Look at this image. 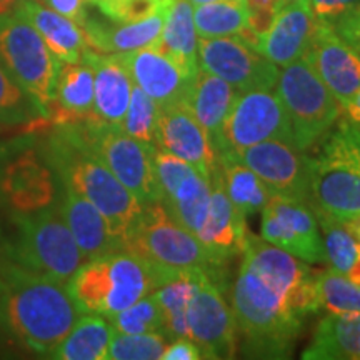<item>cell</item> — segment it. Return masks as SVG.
<instances>
[{"label":"cell","mask_w":360,"mask_h":360,"mask_svg":"<svg viewBox=\"0 0 360 360\" xmlns=\"http://www.w3.org/2000/svg\"><path fill=\"white\" fill-rule=\"evenodd\" d=\"M62 197L64 180L44 134L0 142V255L67 283L85 257L62 215Z\"/></svg>","instance_id":"1"},{"label":"cell","mask_w":360,"mask_h":360,"mask_svg":"<svg viewBox=\"0 0 360 360\" xmlns=\"http://www.w3.org/2000/svg\"><path fill=\"white\" fill-rule=\"evenodd\" d=\"M231 309L245 357L289 359L304 319L321 312L317 274L307 262L249 236Z\"/></svg>","instance_id":"2"},{"label":"cell","mask_w":360,"mask_h":360,"mask_svg":"<svg viewBox=\"0 0 360 360\" xmlns=\"http://www.w3.org/2000/svg\"><path fill=\"white\" fill-rule=\"evenodd\" d=\"M0 328L17 344L47 357L79 321L67 283L2 259Z\"/></svg>","instance_id":"3"},{"label":"cell","mask_w":360,"mask_h":360,"mask_svg":"<svg viewBox=\"0 0 360 360\" xmlns=\"http://www.w3.org/2000/svg\"><path fill=\"white\" fill-rule=\"evenodd\" d=\"M51 125V130L44 134V142L52 165L67 186L101 210L112 236L122 247L142 205L90 150L74 124Z\"/></svg>","instance_id":"4"},{"label":"cell","mask_w":360,"mask_h":360,"mask_svg":"<svg viewBox=\"0 0 360 360\" xmlns=\"http://www.w3.org/2000/svg\"><path fill=\"white\" fill-rule=\"evenodd\" d=\"M122 250L154 270L160 283L179 272L205 270L215 281L220 269L202 242L182 227L162 202L142 205L122 242Z\"/></svg>","instance_id":"5"},{"label":"cell","mask_w":360,"mask_h":360,"mask_svg":"<svg viewBox=\"0 0 360 360\" xmlns=\"http://www.w3.org/2000/svg\"><path fill=\"white\" fill-rule=\"evenodd\" d=\"M160 285L154 270L125 250L85 260L67 282L82 314L110 319Z\"/></svg>","instance_id":"6"},{"label":"cell","mask_w":360,"mask_h":360,"mask_svg":"<svg viewBox=\"0 0 360 360\" xmlns=\"http://www.w3.org/2000/svg\"><path fill=\"white\" fill-rule=\"evenodd\" d=\"M309 155L310 205L340 220L360 215V127L340 117Z\"/></svg>","instance_id":"7"},{"label":"cell","mask_w":360,"mask_h":360,"mask_svg":"<svg viewBox=\"0 0 360 360\" xmlns=\"http://www.w3.org/2000/svg\"><path fill=\"white\" fill-rule=\"evenodd\" d=\"M0 64L49 122L62 62L37 30L13 11L0 15Z\"/></svg>","instance_id":"8"},{"label":"cell","mask_w":360,"mask_h":360,"mask_svg":"<svg viewBox=\"0 0 360 360\" xmlns=\"http://www.w3.org/2000/svg\"><path fill=\"white\" fill-rule=\"evenodd\" d=\"M276 94L289 115L292 143L309 150L339 122L342 103L302 58L278 72Z\"/></svg>","instance_id":"9"},{"label":"cell","mask_w":360,"mask_h":360,"mask_svg":"<svg viewBox=\"0 0 360 360\" xmlns=\"http://www.w3.org/2000/svg\"><path fill=\"white\" fill-rule=\"evenodd\" d=\"M90 150L109 167L122 186L141 205L162 202L155 177L154 147L130 137L120 127H112L92 119L72 122Z\"/></svg>","instance_id":"10"},{"label":"cell","mask_w":360,"mask_h":360,"mask_svg":"<svg viewBox=\"0 0 360 360\" xmlns=\"http://www.w3.org/2000/svg\"><path fill=\"white\" fill-rule=\"evenodd\" d=\"M267 141L292 143L289 115L281 98L272 90L240 92L215 141L219 157H236L245 148Z\"/></svg>","instance_id":"11"},{"label":"cell","mask_w":360,"mask_h":360,"mask_svg":"<svg viewBox=\"0 0 360 360\" xmlns=\"http://www.w3.org/2000/svg\"><path fill=\"white\" fill-rule=\"evenodd\" d=\"M187 337L197 344L204 359H232L238 349L233 312L217 281L204 274L187 307Z\"/></svg>","instance_id":"12"},{"label":"cell","mask_w":360,"mask_h":360,"mask_svg":"<svg viewBox=\"0 0 360 360\" xmlns=\"http://www.w3.org/2000/svg\"><path fill=\"white\" fill-rule=\"evenodd\" d=\"M197 47L200 69L224 79L237 92L276 89L278 80L277 65L238 35L215 39L199 37Z\"/></svg>","instance_id":"13"},{"label":"cell","mask_w":360,"mask_h":360,"mask_svg":"<svg viewBox=\"0 0 360 360\" xmlns=\"http://www.w3.org/2000/svg\"><path fill=\"white\" fill-rule=\"evenodd\" d=\"M260 214L264 240L307 264L327 262L321 229L309 204L272 193Z\"/></svg>","instance_id":"14"},{"label":"cell","mask_w":360,"mask_h":360,"mask_svg":"<svg viewBox=\"0 0 360 360\" xmlns=\"http://www.w3.org/2000/svg\"><path fill=\"white\" fill-rule=\"evenodd\" d=\"M155 177L162 204L177 222L197 237L210 202V184L186 160L154 147Z\"/></svg>","instance_id":"15"},{"label":"cell","mask_w":360,"mask_h":360,"mask_svg":"<svg viewBox=\"0 0 360 360\" xmlns=\"http://www.w3.org/2000/svg\"><path fill=\"white\" fill-rule=\"evenodd\" d=\"M155 147L186 160L210 186L220 172L217 148L186 101L159 109Z\"/></svg>","instance_id":"16"},{"label":"cell","mask_w":360,"mask_h":360,"mask_svg":"<svg viewBox=\"0 0 360 360\" xmlns=\"http://www.w3.org/2000/svg\"><path fill=\"white\" fill-rule=\"evenodd\" d=\"M233 159L254 170L272 193L310 205L307 150H299L283 141H267L245 148Z\"/></svg>","instance_id":"17"},{"label":"cell","mask_w":360,"mask_h":360,"mask_svg":"<svg viewBox=\"0 0 360 360\" xmlns=\"http://www.w3.org/2000/svg\"><path fill=\"white\" fill-rule=\"evenodd\" d=\"M302 60L342 103L360 89V53L342 40L334 27L317 22Z\"/></svg>","instance_id":"18"},{"label":"cell","mask_w":360,"mask_h":360,"mask_svg":"<svg viewBox=\"0 0 360 360\" xmlns=\"http://www.w3.org/2000/svg\"><path fill=\"white\" fill-rule=\"evenodd\" d=\"M115 56L127 69L134 85L154 98L159 109L186 101L195 80V75L188 74L155 45Z\"/></svg>","instance_id":"19"},{"label":"cell","mask_w":360,"mask_h":360,"mask_svg":"<svg viewBox=\"0 0 360 360\" xmlns=\"http://www.w3.org/2000/svg\"><path fill=\"white\" fill-rule=\"evenodd\" d=\"M210 202L205 219L202 222L197 238L209 252V255L219 267L240 255L247 244L250 232L247 229L245 217L233 207L225 193L220 172L210 186Z\"/></svg>","instance_id":"20"},{"label":"cell","mask_w":360,"mask_h":360,"mask_svg":"<svg viewBox=\"0 0 360 360\" xmlns=\"http://www.w3.org/2000/svg\"><path fill=\"white\" fill-rule=\"evenodd\" d=\"M169 0H164L159 11L137 22H112L103 17L89 15L80 25L87 45L101 53H124L137 49L150 47L159 42L164 29Z\"/></svg>","instance_id":"21"},{"label":"cell","mask_w":360,"mask_h":360,"mask_svg":"<svg viewBox=\"0 0 360 360\" xmlns=\"http://www.w3.org/2000/svg\"><path fill=\"white\" fill-rule=\"evenodd\" d=\"M82 62L94 72V117L112 127H120L134 87L127 69L115 53H101L90 47Z\"/></svg>","instance_id":"22"},{"label":"cell","mask_w":360,"mask_h":360,"mask_svg":"<svg viewBox=\"0 0 360 360\" xmlns=\"http://www.w3.org/2000/svg\"><path fill=\"white\" fill-rule=\"evenodd\" d=\"M317 20L307 0L281 7L269 30L260 37L257 51L277 67H285L302 58Z\"/></svg>","instance_id":"23"},{"label":"cell","mask_w":360,"mask_h":360,"mask_svg":"<svg viewBox=\"0 0 360 360\" xmlns=\"http://www.w3.org/2000/svg\"><path fill=\"white\" fill-rule=\"evenodd\" d=\"M13 12L19 13L44 39L62 64H79L89 49L82 29L74 20L45 7L39 0H17Z\"/></svg>","instance_id":"24"},{"label":"cell","mask_w":360,"mask_h":360,"mask_svg":"<svg viewBox=\"0 0 360 360\" xmlns=\"http://www.w3.org/2000/svg\"><path fill=\"white\" fill-rule=\"evenodd\" d=\"M62 215L85 260L122 250L119 240L112 236L109 224L101 210L65 182L64 197H62Z\"/></svg>","instance_id":"25"},{"label":"cell","mask_w":360,"mask_h":360,"mask_svg":"<svg viewBox=\"0 0 360 360\" xmlns=\"http://www.w3.org/2000/svg\"><path fill=\"white\" fill-rule=\"evenodd\" d=\"M94 117V72L85 62L62 64L49 124H72Z\"/></svg>","instance_id":"26"},{"label":"cell","mask_w":360,"mask_h":360,"mask_svg":"<svg viewBox=\"0 0 360 360\" xmlns=\"http://www.w3.org/2000/svg\"><path fill=\"white\" fill-rule=\"evenodd\" d=\"M304 360H360V310L328 314L315 327Z\"/></svg>","instance_id":"27"},{"label":"cell","mask_w":360,"mask_h":360,"mask_svg":"<svg viewBox=\"0 0 360 360\" xmlns=\"http://www.w3.org/2000/svg\"><path fill=\"white\" fill-rule=\"evenodd\" d=\"M238 94L240 92H237L231 84L225 82L217 75L204 69H199L197 72L186 102L214 146L225 117L231 112Z\"/></svg>","instance_id":"28"},{"label":"cell","mask_w":360,"mask_h":360,"mask_svg":"<svg viewBox=\"0 0 360 360\" xmlns=\"http://www.w3.org/2000/svg\"><path fill=\"white\" fill-rule=\"evenodd\" d=\"M199 35L193 25V6L187 0H169L165 13L164 29H162L159 47L188 74L197 75L199 72Z\"/></svg>","instance_id":"29"},{"label":"cell","mask_w":360,"mask_h":360,"mask_svg":"<svg viewBox=\"0 0 360 360\" xmlns=\"http://www.w3.org/2000/svg\"><path fill=\"white\" fill-rule=\"evenodd\" d=\"M114 327L96 314L80 315L64 340L47 355L57 360H107Z\"/></svg>","instance_id":"30"},{"label":"cell","mask_w":360,"mask_h":360,"mask_svg":"<svg viewBox=\"0 0 360 360\" xmlns=\"http://www.w3.org/2000/svg\"><path fill=\"white\" fill-rule=\"evenodd\" d=\"M204 274L205 270L179 272L162 282L154 290L164 315V334L169 340L187 337V307Z\"/></svg>","instance_id":"31"},{"label":"cell","mask_w":360,"mask_h":360,"mask_svg":"<svg viewBox=\"0 0 360 360\" xmlns=\"http://www.w3.org/2000/svg\"><path fill=\"white\" fill-rule=\"evenodd\" d=\"M220 179L225 193L244 217L262 212L272 191L254 170L233 157H219Z\"/></svg>","instance_id":"32"},{"label":"cell","mask_w":360,"mask_h":360,"mask_svg":"<svg viewBox=\"0 0 360 360\" xmlns=\"http://www.w3.org/2000/svg\"><path fill=\"white\" fill-rule=\"evenodd\" d=\"M312 207L315 219L326 249V259L330 269L337 272L349 274L360 260V242L345 220L330 215L326 210Z\"/></svg>","instance_id":"33"},{"label":"cell","mask_w":360,"mask_h":360,"mask_svg":"<svg viewBox=\"0 0 360 360\" xmlns=\"http://www.w3.org/2000/svg\"><path fill=\"white\" fill-rule=\"evenodd\" d=\"M193 25L200 39L238 35L247 27L245 0H215L195 6Z\"/></svg>","instance_id":"34"},{"label":"cell","mask_w":360,"mask_h":360,"mask_svg":"<svg viewBox=\"0 0 360 360\" xmlns=\"http://www.w3.org/2000/svg\"><path fill=\"white\" fill-rule=\"evenodd\" d=\"M317 289L321 310L328 314L359 312L360 310V285L347 274L328 269L317 274Z\"/></svg>","instance_id":"35"},{"label":"cell","mask_w":360,"mask_h":360,"mask_svg":"<svg viewBox=\"0 0 360 360\" xmlns=\"http://www.w3.org/2000/svg\"><path fill=\"white\" fill-rule=\"evenodd\" d=\"M45 122L35 103L25 96L0 64V125H30Z\"/></svg>","instance_id":"36"},{"label":"cell","mask_w":360,"mask_h":360,"mask_svg":"<svg viewBox=\"0 0 360 360\" xmlns=\"http://www.w3.org/2000/svg\"><path fill=\"white\" fill-rule=\"evenodd\" d=\"M109 322L114 330L120 334H148V332L164 334V315L154 292L142 297L122 312L112 315Z\"/></svg>","instance_id":"37"},{"label":"cell","mask_w":360,"mask_h":360,"mask_svg":"<svg viewBox=\"0 0 360 360\" xmlns=\"http://www.w3.org/2000/svg\"><path fill=\"white\" fill-rule=\"evenodd\" d=\"M157 120H159V105L142 89L134 85L120 129L137 141L155 146Z\"/></svg>","instance_id":"38"},{"label":"cell","mask_w":360,"mask_h":360,"mask_svg":"<svg viewBox=\"0 0 360 360\" xmlns=\"http://www.w3.org/2000/svg\"><path fill=\"white\" fill-rule=\"evenodd\" d=\"M169 339L159 332L120 334L114 330L107 359L109 360H157L162 359Z\"/></svg>","instance_id":"39"},{"label":"cell","mask_w":360,"mask_h":360,"mask_svg":"<svg viewBox=\"0 0 360 360\" xmlns=\"http://www.w3.org/2000/svg\"><path fill=\"white\" fill-rule=\"evenodd\" d=\"M162 4L164 0H94L89 6L112 22H137L159 11Z\"/></svg>","instance_id":"40"},{"label":"cell","mask_w":360,"mask_h":360,"mask_svg":"<svg viewBox=\"0 0 360 360\" xmlns=\"http://www.w3.org/2000/svg\"><path fill=\"white\" fill-rule=\"evenodd\" d=\"M247 6V29L259 34L260 37L272 25L277 12L281 11V0H245Z\"/></svg>","instance_id":"41"},{"label":"cell","mask_w":360,"mask_h":360,"mask_svg":"<svg viewBox=\"0 0 360 360\" xmlns=\"http://www.w3.org/2000/svg\"><path fill=\"white\" fill-rule=\"evenodd\" d=\"M310 12L317 22L334 25L342 15L360 7V0H307Z\"/></svg>","instance_id":"42"},{"label":"cell","mask_w":360,"mask_h":360,"mask_svg":"<svg viewBox=\"0 0 360 360\" xmlns=\"http://www.w3.org/2000/svg\"><path fill=\"white\" fill-rule=\"evenodd\" d=\"M332 27L349 47L360 53V7L342 15Z\"/></svg>","instance_id":"43"},{"label":"cell","mask_w":360,"mask_h":360,"mask_svg":"<svg viewBox=\"0 0 360 360\" xmlns=\"http://www.w3.org/2000/svg\"><path fill=\"white\" fill-rule=\"evenodd\" d=\"M202 357L200 349L197 344L188 337H179V339L170 340L167 344L164 354H162V360H200Z\"/></svg>","instance_id":"44"},{"label":"cell","mask_w":360,"mask_h":360,"mask_svg":"<svg viewBox=\"0 0 360 360\" xmlns=\"http://www.w3.org/2000/svg\"><path fill=\"white\" fill-rule=\"evenodd\" d=\"M47 7L52 11L67 17V19L74 20L79 27L84 24L85 17H87V2L85 0H45Z\"/></svg>","instance_id":"45"},{"label":"cell","mask_w":360,"mask_h":360,"mask_svg":"<svg viewBox=\"0 0 360 360\" xmlns=\"http://www.w3.org/2000/svg\"><path fill=\"white\" fill-rule=\"evenodd\" d=\"M342 119H345L347 122L359 125L360 127V89L349 98V102L344 105L342 110Z\"/></svg>","instance_id":"46"},{"label":"cell","mask_w":360,"mask_h":360,"mask_svg":"<svg viewBox=\"0 0 360 360\" xmlns=\"http://www.w3.org/2000/svg\"><path fill=\"white\" fill-rule=\"evenodd\" d=\"M15 2H17V0H0V15H2V13L12 12L13 6H15Z\"/></svg>","instance_id":"47"},{"label":"cell","mask_w":360,"mask_h":360,"mask_svg":"<svg viewBox=\"0 0 360 360\" xmlns=\"http://www.w3.org/2000/svg\"><path fill=\"white\" fill-rule=\"evenodd\" d=\"M347 276H349L350 278H352V281H354L355 283H359V285H360V260H359L357 264L354 265V269L350 270Z\"/></svg>","instance_id":"48"},{"label":"cell","mask_w":360,"mask_h":360,"mask_svg":"<svg viewBox=\"0 0 360 360\" xmlns=\"http://www.w3.org/2000/svg\"><path fill=\"white\" fill-rule=\"evenodd\" d=\"M187 2H191L193 7L195 6H202V4H209V2H215V0H187Z\"/></svg>","instance_id":"49"},{"label":"cell","mask_w":360,"mask_h":360,"mask_svg":"<svg viewBox=\"0 0 360 360\" xmlns=\"http://www.w3.org/2000/svg\"><path fill=\"white\" fill-rule=\"evenodd\" d=\"M282 6H285V4H290V2H299V0H281Z\"/></svg>","instance_id":"50"},{"label":"cell","mask_w":360,"mask_h":360,"mask_svg":"<svg viewBox=\"0 0 360 360\" xmlns=\"http://www.w3.org/2000/svg\"><path fill=\"white\" fill-rule=\"evenodd\" d=\"M0 289H2V278H0Z\"/></svg>","instance_id":"51"}]
</instances>
